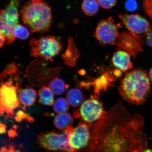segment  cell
<instances>
[{
  "label": "cell",
  "mask_w": 152,
  "mask_h": 152,
  "mask_svg": "<svg viewBox=\"0 0 152 152\" xmlns=\"http://www.w3.org/2000/svg\"><path fill=\"white\" fill-rule=\"evenodd\" d=\"M149 77H150V79L152 82V68L150 70L149 74Z\"/></svg>",
  "instance_id": "cell-31"
},
{
  "label": "cell",
  "mask_w": 152,
  "mask_h": 152,
  "mask_svg": "<svg viewBox=\"0 0 152 152\" xmlns=\"http://www.w3.org/2000/svg\"><path fill=\"white\" fill-rule=\"evenodd\" d=\"M141 115H132L121 103L91 126L86 152H142L148 148Z\"/></svg>",
  "instance_id": "cell-1"
},
{
  "label": "cell",
  "mask_w": 152,
  "mask_h": 152,
  "mask_svg": "<svg viewBox=\"0 0 152 152\" xmlns=\"http://www.w3.org/2000/svg\"><path fill=\"white\" fill-rule=\"evenodd\" d=\"M150 139H151L152 140V138H150Z\"/></svg>",
  "instance_id": "cell-33"
},
{
  "label": "cell",
  "mask_w": 152,
  "mask_h": 152,
  "mask_svg": "<svg viewBox=\"0 0 152 152\" xmlns=\"http://www.w3.org/2000/svg\"><path fill=\"white\" fill-rule=\"evenodd\" d=\"M6 132V126L4 124H1V134H3Z\"/></svg>",
  "instance_id": "cell-30"
},
{
  "label": "cell",
  "mask_w": 152,
  "mask_h": 152,
  "mask_svg": "<svg viewBox=\"0 0 152 152\" xmlns=\"http://www.w3.org/2000/svg\"><path fill=\"white\" fill-rule=\"evenodd\" d=\"M150 80L147 72L143 70L136 69L129 72L119 87L123 99L132 104H143L151 93Z\"/></svg>",
  "instance_id": "cell-3"
},
{
  "label": "cell",
  "mask_w": 152,
  "mask_h": 152,
  "mask_svg": "<svg viewBox=\"0 0 152 152\" xmlns=\"http://www.w3.org/2000/svg\"><path fill=\"white\" fill-rule=\"evenodd\" d=\"M120 23H116L115 20L110 17L100 21L96 28L95 37L101 45L115 44L119 35Z\"/></svg>",
  "instance_id": "cell-9"
},
{
  "label": "cell",
  "mask_w": 152,
  "mask_h": 152,
  "mask_svg": "<svg viewBox=\"0 0 152 152\" xmlns=\"http://www.w3.org/2000/svg\"><path fill=\"white\" fill-rule=\"evenodd\" d=\"M1 152H20V150L13 144L2 147Z\"/></svg>",
  "instance_id": "cell-26"
},
{
  "label": "cell",
  "mask_w": 152,
  "mask_h": 152,
  "mask_svg": "<svg viewBox=\"0 0 152 152\" xmlns=\"http://www.w3.org/2000/svg\"><path fill=\"white\" fill-rule=\"evenodd\" d=\"M18 96L20 104L23 106V108H25L26 106L33 105L35 102L37 96V92L31 88H21L19 90Z\"/></svg>",
  "instance_id": "cell-15"
},
{
  "label": "cell",
  "mask_w": 152,
  "mask_h": 152,
  "mask_svg": "<svg viewBox=\"0 0 152 152\" xmlns=\"http://www.w3.org/2000/svg\"><path fill=\"white\" fill-rule=\"evenodd\" d=\"M145 40L149 46L152 47V30H151L146 35Z\"/></svg>",
  "instance_id": "cell-27"
},
{
  "label": "cell",
  "mask_w": 152,
  "mask_h": 152,
  "mask_svg": "<svg viewBox=\"0 0 152 152\" xmlns=\"http://www.w3.org/2000/svg\"><path fill=\"white\" fill-rule=\"evenodd\" d=\"M142 152H152V149H146L145 151H142Z\"/></svg>",
  "instance_id": "cell-32"
},
{
  "label": "cell",
  "mask_w": 152,
  "mask_h": 152,
  "mask_svg": "<svg viewBox=\"0 0 152 152\" xmlns=\"http://www.w3.org/2000/svg\"><path fill=\"white\" fill-rule=\"evenodd\" d=\"M69 104L66 99L60 98L56 99L53 104L54 111L58 114L67 113L69 108Z\"/></svg>",
  "instance_id": "cell-21"
},
{
  "label": "cell",
  "mask_w": 152,
  "mask_h": 152,
  "mask_svg": "<svg viewBox=\"0 0 152 152\" xmlns=\"http://www.w3.org/2000/svg\"><path fill=\"white\" fill-rule=\"evenodd\" d=\"M119 18L129 31L138 37H142L151 31L149 22L139 15H121Z\"/></svg>",
  "instance_id": "cell-11"
},
{
  "label": "cell",
  "mask_w": 152,
  "mask_h": 152,
  "mask_svg": "<svg viewBox=\"0 0 152 152\" xmlns=\"http://www.w3.org/2000/svg\"><path fill=\"white\" fill-rule=\"evenodd\" d=\"M99 5L97 0H84L82 4L81 8L87 16H93L98 12Z\"/></svg>",
  "instance_id": "cell-19"
},
{
  "label": "cell",
  "mask_w": 152,
  "mask_h": 152,
  "mask_svg": "<svg viewBox=\"0 0 152 152\" xmlns=\"http://www.w3.org/2000/svg\"><path fill=\"white\" fill-rule=\"evenodd\" d=\"M29 44L32 56L50 61H53V58L59 54L62 48L60 42L52 36L39 39L33 38Z\"/></svg>",
  "instance_id": "cell-6"
},
{
  "label": "cell",
  "mask_w": 152,
  "mask_h": 152,
  "mask_svg": "<svg viewBox=\"0 0 152 152\" xmlns=\"http://www.w3.org/2000/svg\"><path fill=\"white\" fill-rule=\"evenodd\" d=\"M49 87L54 94L60 95L63 94L65 91L66 85L62 80L56 77L50 81Z\"/></svg>",
  "instance_id": "cell-20"
},
{
  "label": "cell",
  "mask_w": 152,
  "mask_h": 152,
  "mask_svg": "<svg viewBox=\"0 0 152 152\" xmlns=\"http://www.w3.org/2000/svg\"><path fill=\"white\" fill-rule=\"evenodd\" d=\"M79 57L78 52L76 48L73 38L68 39V46L62 58L66 65L73 67L75 65L76 62Z\"/></svg>",
  "instance_id": "cell-14"
},
{
  "label": "cell",
  "mask_w": 152,
  "mask_h": 152,
  "mask_svg": "<svg viewBox=\"0 0 152 152\" xmlns=\"http://www.w3.org/2000/svg\"><path fill=\"white\" fill-rule=\"evenodd\" d=\"M106 113L102 102L93 98L83 102L80 107L74 112L73 116L80 118L82 120L92 125L101 119Z\"/></svg>",
  "instance_id": "cell-8"
},
{
  "label": "cell",
  "mask_w": 152,
  "mask_h": 152,
  "mask_svg": "<svg viewBox=\"0 0 152 152\" xmlns=\"http://www.w3.org/2000/svg\"><path fill=\"white\" fill-rule=\"evenodd\" d=\"M0 39H1V41H0V46L1 48L3 46L4 43L5 42V39L4 35H3V34L1 32L0 33Z\"/></svg>",
  "instance_id": "cell-29"
},
{
  "label": "cell",
  "mask_w": 152,
  "mask_h": 152,
  "mask_svg": "<svg viewBox=\"0 0 152 152\" xmlns=\"http://www.w3.org/2000/svg\"><path fill=\"white\" fill-rule=\"evenodd\" d=\"M72 126L66 129L61 134L54 132L41 133L38 136L40 146L48 151L59 152H76L70 143L69 138Z\"/></svg>",
  "instance_id": "cell-5"
},
{
  "label": "cell",
  "mask_w": 152,
  "mask_h": 152,
  "mask_svg": "<svg viewBox=\"0 0 152 152\" xmlns=\"http://www.w3.org/2000/svg\"><path fill=\"white\" fill-rule=\"evenodd\" d=\"M142 37L134 35L130 32H122L119 33L115 44L118 48L128 51L134 56L142 52Z\"/></svg>",
  "instance_id": "cell-12"
},
{
  "label": "cell",
  "mask_w": 152,
  "mask_h": 152,
  "mask_svg": "<svg viewBox=\"0 0 152 152\" xmlns=\"http://www.w3.org/2000/svg\"><path fill=\"white\" fill-rule=\"evenodd\" d=\"M66 99L69 105L72 107H78L83 102V96L82 92L78 89H72L67 93Z\"/></svg>",
  "instance_id": "cell-18"
},
{
  "label": "cell",
  "mask_w": 152,
  "mask_h": 152,
  "mask_svg": "<svg viewBox=\"0 0 152 152\" xmlns=\"http://www.w3.org/2000/svg\"><path fill=\"white\" fill-rule=\"evenodd\" d=\"M91 126L81 119L77 126L72 131L69 142L76 151L86 150L88 147L91 138Z\"/></svg>",
  "instance_id": "cell-10"
},
{
  "label": "cell",
  "mask_w": 152,
  "mask_h": 152,
  "mask_svg": "<svg viewBox=\"0 0 152 152\" xmlns=\"http://www.w3.org/2000/svg\"><path fill=\"white\" fill-rule=\"evenodd\" d=\"M38 95L40 104L46 106H51L54 104V94L49 87H42L39 91Z\"/></svg>",
  "instance_id": "cell-17"
},
{
  "label": "cell",
  "mask_w": 152,
  "mask_h": 152,
  "mask_svg": "<svg viewBox=\"0 0 152 152\" xmlns=\"http://www.w3.org/2000/svg\"><path fill=\"white\" fill-rule=\"evenodd\" d=\"M143 6L146 14L152 20V0H144Z\"/></svg>",
  "instance_id": "cell-24"
},
{
  "label": "cell",
  "mask_w": 152,
  "mask_h": 152,
  "mask_svg": "<svg viewBox=\"0 0 152 152\" xmlns=\"http://www.w3.org/2000/svg\"><path fill=\"white\" fill-rule=\"evenodd\" d=\"M14 34L15 37L22 39H27L29 37V31L22 25L18 24L14 28Z\"/></svg>",
  "instance_id": "cell-22"
},
{
  "label": "cell",
  "mask_w": 152,
  "mask_h": 152,
  "mask_svg": "<svg viewBox=\"0 0 152 152\" xmlns=\"http://www.w3.org/2000/svg\"><path fill=\"white\" fill-rule=\"evenodd\" d=\"M20 0H10L5 10H2L0 15L1 32L4 35L5 42L11 44L14 42V28L18 23V8Z\"/></svg>",
  "instance_id": "cell-7"
},
{
  "label": "cell",
  "mask_w": 152,
  "mask_h": 152,
  "mask_svg": "<svg viewBox=\"0 0 152 152\" xmlns=\"http://www.w3.org/2000/svg\"><path fill=\"white\" fill-rule=\"evenodd\" d=\"M22 78L15 63L6 66L1 74L0 113L12 118L14 110L20 105L18 93Z\"/></svg>",
  "instance_id": "cell-2"
},
{
  "label": "cell",
  "mask_w": 152,
  "mask_h": 152,
  "mask_svg": "<svg viewBox=\"0 0 152 152\" xmlns=\"http://www.w3.org/2000/svg\"><path fill=\"white\" fill-rule=\"evenodd\" d=\"M73 122V117L69 113L58 114L54 118L55 126L59 130H65L72 127Z\"/></svg>",
  "instance_id": "cell-16"
},
{
  "label": "cell",
  "mask_w": 152,
  "mask_h": 152,
  "mask_svg": "<svg viewBox=\"0 0 152 152\" xmlns=\"http://www.w3.org/2000/svg\"><path fill=\"white\" fill-rule=\"evenodd\" d=\"M130 53L126 51H118L113 55V62L116 68L123 72L128 71L132 68Z\"/></svg>",
  "instance_id": "cell-13"
},
{
  "label": "cell",
  "mask_w": 152,
  "mask_h": 152,
  "mask_svg": "<svg viewBox=\"0 0 152 152\" xmlns=\"http://www.w3.org/2000/svg\"><path fill=\"white\" fill-rule=\"evenodd\" d=\"M26 114L22 113V112H20L18 113V115H17L16 119L18 121H21L22 119L26 117Z\"/></svg>",
  "instance_id": "cell-28"
},
{
  "label": "cell",
  "mask_w": 152,
  "mask_h": 152,
  "mask_svg": "<svg viewBox=\"0 0 152 152\" xmlns=\"http://www.w3.org/2000/svg\"><path fill=\"white\" fill-rule=\"evenodd\" d=\"M125 7L127 10L134 11L137 8V3L135 0H127L125 4Z\"/></svg>",
  "instance_id": "cell-25"
},
{
  "label": "cell",
  "mask_w": 152,
  "mask_h": 152,
  "mask_svg": "<svg viewBox=\"0 0 152 152\" xmlns=\"http://www.w3.org/2000/svg\"><path fill=\"white\" fill-rule=\"evenodd\" d=\"M24 24L33 33L48 31L52 20L50 7L43 0H30L20 11Z\"/></svg>",
  "instance_id": "cell-4"
},
{
  "label": "cell",
  "mask_w": 152,
  "mask_h": 152,
  "mask_svg": "<svg viewBox=\"0 0 152 152\" xmlns=\"http://www.w3.org/2000/svg\"><path fill=\"white\" fill-rule=\"evenodd\" d=\"M99 5L102 8L110 9L115 6L117 3V0H98Z\"/></svg>",
  "instance_id": "cell-23"
}]
</instances>
